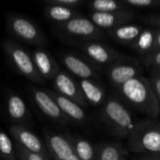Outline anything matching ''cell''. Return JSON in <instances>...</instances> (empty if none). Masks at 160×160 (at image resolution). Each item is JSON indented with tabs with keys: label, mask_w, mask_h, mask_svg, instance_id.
I'll list each match as a JSON object with an SVG mask.
<instances>
[{
	"label": "cell",
	"mask_w": 160,
	"mask_h": 160,
	"mask_svg": "<svg viewBox=\"0 0 160 160\" xmlns=\"http://www.w3.org/2000/svg\"><path fill=\"white\" fill-rule=\"evenodd\" d=\"M122 98L128 104L145 113L157 118L160 112V103L151 86L149 80L139 76L117 88Z\"/></svg>",
	"instance_id": "cell-1"
},
{
	"label": "cell",
	"mask_w": 160,
	"mask_h": 160,
	"mask_svg": "<svg viewBox=\"0 0 160 160\" xmlns=\"http://www.w3.org/2000/svg\"><path fill=\"white\" fill-rule=\"evenodd\" d=\"M128 143L134 153L160 155V124L151 120L137 123L128 137Z\"/></svg>",
	"instance_id": "cell-2"
},
{
	"label": "cell",
	"mask_w": 160,
	"mask_h": 160,
	"mask_svg": "<svg viewBox=\"0 0 160 160\" xmlns=\"http://www.w3.org/2000/svg\"><path fill=\"white\" fill-rule=\"evenodd\" d=\"M101 116L111 131L118 137H128L136 125L131 112L114 98L106 99L102 105Z\"/></svg>",
	"instance_id": "cell-3"
},
{
	"label": "cell",
	"mask_w": 160,
	"mask_h": 160,
	"mask_svg": "<svg viewBox=\"0 0 160 160\" xmlns=\"http://www.w3.org/2000/svg\"><path fill=\"white\" fill-rule=\"evenodd\" d=\"M55 30L59 35L67 38L79 40L78 43L105 39V33L96 26L89 18L82 15H79L63 24L55 25Z\"/></svg>",
	"instance_id": "cell-4"
},
{
	"label": "cell",
	"mask_w": 160,
	"mask_h": 160,
	"mask_svg": "<svg viewBox=\"0 0 160 160\" xmlns=\"http://www.w3.org/2000/svg\"><path fill=\"white\" fill-rule=\"evenodd\" d=\"M3 48L10 63L22 76L36 83H43L44 79L39 75L32 56L24 48L11 40L4 41Z\"/></svg>",
	"instance_id": "cell-5"
},
{
	"label": "cell",
	"mask_w": 160,
	"mask_h": 160,
	"mask_svg": "<svg viewBox=\"0 0 160 160\" xmlns=\"http://www.w3.org/2000/svg\"><path fill=\"white\" fill-rule=\"evenodd\" d=\"M8 31L18 39L35 46L47 43L45 35L33 22L21 15H10L7 20Z\"/></svg>",
	"instance_id": "cell-6"
},
{
	"label": "cell",
	"mask_w": 160,
	"mask_h": 160,
	"mask_svg": "<svg viewBox=\"0 0 160 160\" xmlns=\"http://www.w3.org/2000/svg\"><path fill=\"white\" fill-rule=\"evenodd\" d=\"M80 49L95 67H110L122 57L120 52L100 41H86L78 43Z\"/></svg>",
	"instance_id": "cell-7"
},
{
	"label": "cell",
	"mask_w": 160,
	"mask_h": 160,
	"mask_svg": "<svg viewBox=\"0 0 160 160\" xmlns=\"http://www.w3.org/2000/svg\"><path fill=\"white\" fill-rule=\"evenodd\" d=\"M142 68L134 59L124 56L107 68V77L115 87H120L127 82L142 76Z\"/></svg>",
	"instance_id": "cell-8"
},
{
	"label": "cell",
	"mask_w": 160,
	"mask_h": 160,
	"mask_svg": "<svg viewBox=\"0 0 160 160\" xmlns=\"http://www.w3.org/2000/svg\"><path fill=\"white\" fill-rule=\"evenodd\" d=\"M9 134L13 138L15 143L19 144L23 149L52 159L45 143H43L41 140L25 126L12 125L9 128Z\"/></svg>",
	"instance_id": "cell-9"
},
{
	"label": "cell",
	"mask_w": 160,
	"mask_h": 160,
	"mask_svg": "<svg viewBox=\"0 0 160 160\" xmlns=\"http://www.w3.org/2000/svg\"><path fill=\"white\" fill-rule=\"evenodd\" d=\"M60 59L68 72L80 80L98 79V70L89 60L73 52H64L61 54Z\"/></svg>",
	"instance_id": "cell-10"
},
{
	"label": "cell",
	"mask_w": 160,
	"mask_h": 160,
	"mask_svg": "<svg viewBox=\"0 0 160 160\" xmlns=\"http://www.w3.org/2000/svg\"><path fill=\"white\" fill-rule=\"evenodd\" d=\"M52 81L53 87L56 93L67 98L71 99L83 108L87 107L88 103L82 95L79 82L74 80L69 73L60 70Z\"/></svg>",
	"instance_id": "cell-11"
},
{
	"label": "cell",
	"mask_w": 160,
	"mask_h": 160,
	"mask_svg": "<svg viewBox=\"0 0 160 160\" xmlns=\"http://www.w3.org/2000/svg\"><path fill=\"white\" fill-rule=\"evenodd\" d=\"M137 16L133 9L121 10L116 12H91L89 19L99 29L107 30L108 32L126 23H130Z\"/></svg>",
	"instance_id": "cell-12"
},
{
	"label": "cell",
	"mask_w": 160,
	"mask_h": 160,
	"mask_svg": "<svg viewBox=\"0 0 160 160\" xmlns=\"http://www.w3.org/2000/svg\"><path fill=\"white\" fill-rule=\"evenodd\" d=\"M45 145L52 160H67L74 155L72 137L55 132L45 134Z\"/></svg>",
	"instance_id": "cell-13"
},
{
	"label": "cell",
	"mask_w": 160,
	"mask_h": 160,
	"mask_svg": "<svg viewBox=\"0 0 160 160\" xmlns=\"http://www.w3.org/2000/svg\"><path fill=\"white\" fill-rule=\"evenodd\" d=\"M32 96L36 105L48 118L64 125L69 122L47 90L34 89L32 91Z\"/></svg>",
	"instance_id": "cell-14"
},
{
	"label": "cell",
	"mask_w": 160,
	"mask_h": 160,
	"mask_svg": "<svg viewBox=\"0 0 160 160\" xmlns=\"http://www.w3.org/2000/svg\"><path fill=\"white\" fill-rule=\"evenodd\" d=\"M31 56L39 75L44 80H53L60 71L58 64L48 52L37 49L33 51Z\"/></svg>",
	"instance_id": "cell-15"
},
{
	"label": "cell",
	"mask_w": 160,
	"mask_h": 160,
	"mask_svg": "<svg viewBox=\"0 0 160 160\" xmlns=\"http://www.w3.org/2000/svg\"><path fill=\"white\" fill-rule=\"evenodd\" d=\"M47 91L52 96V98L55 100L62 112L69 121L79 124H82L86 121L87 115L83 107L72 101L71 99L61 96L55 91H51V90H47Z\"/></svg>",
	"instance_id": "cell-16"
},
{
	"label": "cell",
	"mask_w": 160,
	"mask_h": 160,
	"mask_svg": "<svg viewBox=\"0 0 160 160\" xmlns=\"http://www.w3.org/2000/svg\"><path fill=\"white\" fill-rule=\"evenodd\" d=\"M7 113L15 125L24 126L31 120L30 112L23 99L14 93H10L7 98Z\"/></svg>",
	"instance_id": "cell-17"
},
{
	"label": "cell",
	"mask_w": 160,
	"mask_h": 160,
	"mask_svg": "<svg viewBox=\"0 0 160 160\" xmlns=\"http://www.w3.org/2000/svg\"><path fill=\"white\" fill-rule=\"evenodd\" d=\"M79 84L82 95L88 104L92 106H102L106 101V94L103 86L96 80H80Z\"/></svg>",
	"instance_id": "cell-18"
},
{
	"label": "cell",
	"mask_w": 160,
	"mask_h": 160,
	"mask_svg": "<svg viewBox=\"0 0 160 160\" xmlns=\"http://www.w3.org/2000/svg\"><path fill=\"white\" fill-rule=\"evenodd\" d=\"M142 27L139 24L134 23H126L120 25L111 31H109V35L116 41L126 44L132 45V43L139 37L141 32L142 31Z\"/></svg>",
	"instance_id": "cell-19"
},
{
	"label": "cell",
	"mask_w": 160,
	"mask_h": 160,
	"mask_svg": "<svg viewBox=\"0 0 160 160\" xmlns=\"http://www.w3.org/2000/svg\"><path fill=\"white\" fill-rule=\"evenodd\" d=\"M156 36H157L156 28L142 29L139 37L132 43L131 45L132 49H134L140 54V56L146 55L154 52L156 46Z\"/></svg>",
	"instance_id": "cell-20"
},
{
	"label": "cell",
	"mask_w": 160,
	"mask_h": 160,
	"mask_svg": "<svg viewBox=\"0 0 160 160\" xmlns=\"http://www.w3.org/2000/svg\"><path fill=\"white\" fill-rule=\"evenodd\" d=\"M97 160H126L128 153L116 142H105L96 146Z\"/></svg>",
	"instance_id": "cell-21"
},
{
	"label": "cell",
	"mask_w": 160,
	"mask_h": 160,
	"mask_svg": "<svg viewBox=\"0 0 160 160\" xmlns=\"http://www.w3.org/2000/svg\"><path fill=\"white\" fill-rule=\"evenodd\" d=\"M45 15L51 22L56 23V25H60L81 14L77 9H72L57 5H46Z\"/></svg>",
	"instance_id": "cell-22"
},
{
	"label": "cell",
	"mask_w": 160,
	"mask_h": 160,
	"mask_svg": "<svg viewBox=\"0 0 160 160\" xmlns=\"http://www.w3.org/2000/svg\"><path fill=\"white\" fill-rule=\"evenodd\" d=\"M74 154L80 160H97V150L89 141L80 138L72 137Z\"/></svg>",
	"instance_id": "cell-23"
},
{
	"label": "cell",
	"mask_w": 160,
	"mask_h": 160,
	"mask_svg": "<svg viewBox=\"0 0 160 160\" xmlns=\"http://www.w3.org/2000/svg\"><path fill=\"white\" fill-rule=\"evenodd\" d=\"M88 8L92 10V12H116L121 10L129 9L124 1H116V0H93L88 3Z\"/></svg>",
	"instance_id": "cell-24"
},
{
	"label": "cell",
	"mask_w": 160,
	"mask_h": 160,
	"mask_svg": "<svg viewBox=\"0 0 160 160\" xmlns=\"http://www.w3.org/2000/svg\"><path fill=\"white\" fill-rule=\"evenodd\" d=\"M0 158L2 160H18L15 146L9 136L0 128Z\"/></svg>",
	"instance_id": "cell-25"
},
{
	"label": "cell",
	"mask_w": 160,
	"mask_h": 160,
	"mask_svg": "<svg viewBox=\"0 0 160 160\" xmlns=\"http://www.w3.org/2000/svg\"><path fill=\"white\" fill-rule=\"evenodd\" d=\"M124 3L129 9L138 8H152L160 7V0H124Z\"/></svg>",
	"instance_id": "cell-26"
},
{
	"label": "cell",
	"mask_w": 160,
	"mask_h": 160,
	"mask_svg": "<svg viewBox=\"0 0 160 160\" xmlns=\"http://www.w3.org/2000/svg\"><path fill=\"white\" fill-rule=\"evenodd\" d=\"M141 61L146 67L152 68L153 69H160V50L154 51L146 55L140 56Z\"/></svg>",
	"instance_id": "cell-27"
},
{
	"label": "cell",
	"mask_w": 160,
	"mask_h": 160,
	"mask_svg": "<svg viewBox=\"0 0 160 160\" xmlns=\"http://www.w3.org/2000/svg\"><path fill=\"white\" fill-rule=\"evenodd\" d=\"M14 146H15V153H16V157L18 160H52L50 158H47L43 156L35 154V153H31L25 149H23L22 147H21L19 144L14 142Z\"/></svg>",
	"instance_id": "cell-28"
},
{
	"label": "cell",
	"mask_w": 160,
	"mask_h": 160,
	"mask_svg": "<svg viewBox=\"0 0 160 160\" xmlns=\"http://www.w3.org/2000/svg\"><path fill=\"white\" fill-rule=\"evenodd\" d=\"M46 5H57L72 9H77L83 4V0H46Z\"/></svg>",
	"instance_id": "cell-29"
},
{
	"label": "cell",
	"mask_w": 160,
	"mask_h": 160,
	"mask_svg": "<svg viewBox=\"0 0 160 160\" xmlns=\"http://www.w3.org/2000/svg\"><path fill=\"white\" fill-rule=\"evenodd\" d=\"M160 103V69H153L148 79Z\"/></svg>",
	"instance_id": "cell-30"
},
{
	"label": "cell",
	"mask_w": 160,
	"mask_h": 160,
	"mask_svg": "<svg viewBox=\"0 0 160 160\" xmlns=\"http://www.w3.org/2000/svg\"><path fill=\"white\" fill-rule=\"evenodd\" d=\"M144 22L148 24L154 26L156 29L160 30V13L158 14H151L145 18H143Z\"/></svg>",
	"instance_id": "cell-31"
},
{
	"label": "cell",
	"mask_w": 160,
	"mask_h": 160,
	"mask_svg": "<svg viewBox=\"0 0 160 160\" xmlns=\"http://www.w3.org/2000/svg\"><path fill=\"white\" fill-rule=\"evenodd\" d=\"M136 160H160V155H146Z\"/></svg>",
	"instance_id": "cell-32"
},
{
	"label": "cell",
	"mask_w": 160,
	"mask_h": 160,
	"mask_svg": "<svg viewBox=\"0 0 160 160\" xmlns=\"http://www.w3.org/2000/svg\"><path fill=\"white\" fill-rule=\"evenodd\" d=\"M160 50V30L157 29V36H156V46L155 51Z\"/></svg>",
	"instance_id": "cell-33"
},
{
	"label": "cell",
	"mask_w": 160,
	"mask_h": 160,
	"mask_svg": "<svg viewBox=\"0 0 160 160\" xmlns=\"http://www.w3.org/2000/svg\"><path fill=\"white\" fill-rule=\"evenodd\" d=\"M67 160H80V159H79V158H78L76 157V155L74 154V155H72V156H71V157H70L69 158H68Z\"/></svg>",
	"instance_id": "cell-34"
}]
</instances>
